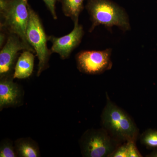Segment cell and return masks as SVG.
I'll return each mask as SVG.
<instances>
[{
	"label": "cell",
	"instance_id": "obj_11",
	"mask_svg": "<svg viewBox=\"0 0 157 157\" xmlns=\"http://www.w3.org/2000/svg\"><path fill=\"white\" fill-rule=\"evenodd\" d=\"M15 150L17 156L38 157L40 156V151L36 144L28 138H21L15 142Z\"/></svg>",
	"mask_w": 157,
	"mask_h": 157
},
{
	"label": "cell",
	"instance_id": "obj_15",
	"mask_svg": "<svg viewBox=\"0 0 157 157\" xmlns=\"http://www.w3.org/2000/svg\"><path fill=\"white\" fill-rule=\"evenodd\" d=\"M127 142L128 147V157H143L136 146V141L130 140Z\"/></svg>",
	"mask_w": 157,
	"mask_h": 157
},
{
	"label": "cell",
	"instance_id": "obj_19",
	"mask_svg": "<svg viewBox=\"0 0 157 157\" xmlns=\"http://www.w3.org/2000/svg\"><path fill=\"white\" fill-rule=\"evenodd\" d=\"M147 157H157V149L154 150L149 154L147 155Z\"/></svg>",
	"mask_w": 157,
	"mask_h": 157
},
{
	"label": "cell",
	"instance_id": "obj_3",
	"mask_svg": "<svg viewBox=\"0 0 157 157\" xmlns=\"http://www.w3.org/2000/svg\"><path fill=\"white\" fill-rule=\"evenodd\" d=\"M86 8L92 22L90 32L100 25L109 27L117 26L124 30L130 29L125 12L109 0H88Z\"/></svg>",
	"mask_w": 157,
	"mask_h": 157
},
{
	"label": "cell",
	"instance_id": "obj_6",
	"mask_svg": "<svg viewBox=\"0 0 157 157\" xmlns=\"http://www.w3.org/2000/svg\"><path fill=\"white\" fill-rule=\"evenodd\" d=\"M111 50L83 51L76 56L79 71L88 74H99L111 69Z\"/></svg>",
	"mask_w": 157,
	"mask_h": 157
},
{
	"label": "cell",
	"instance_id": "obj_18",
	"mask_svg": "<svg viewBox=\"0 0 157 157\" xmlns=\"http://www.w3.org/2000/svg\"><path fill=\"white\" fill-rule=\"evenodd\" d=\"M6 34L4 32L1 31V33H0V47H1V48H2L3 47V45L6 41Z\"/></svg>",
	"mask_w": 157,
	"mask_h": 157
},
{
	"label": "cell",
	"instance_id": "obj_10",
	"mask_svg": "<svg viewBox=\"0 0 157 157\" xmlns=\"http://www.w3.org/2000/svg\"><path fill=\"white\" fill-rule=\"evenodd\" d=\"M35 56L33 52L24 50L17 59L13 78L23 79L28 78L33 73Z\"/></svg>",
	"mask_w": 157,
	"mask_h": 157
},
{
	"label": "cell",
	"instance_id": "obj_17",
	"mask_svg": "<svg viewBox=\"0 0 157 157\" xmlns=\"http://www.w3.org/2000/svg\"><path fill=\"white\" fill-rule=\"evenodd\" d=\"M46 5L47 9L50 11L51 14L53 17L54 19H57L56 12V0H43Z\"/></svg>",
	"mask_w": 157,
	"mask_h": 157
},
{
	"label": "cell",
	"instance_id": "obj_14",
	"mask_svg": "<svg viewBox=\"0 0 157 157\" xmlns=\"http://www.w3.org/2000/svg\"><path fill=\"white\" fill-rule=\"evenodd\" d=\"M15 148L13 146L12 142L9 140L3 141L0 147V157H17Z\"/></svg>",
	"mask_w": 157,
	"mask_h": 157
},
{
	"label": "cell",
	"instance_id": "obj_20",
	"mask_svg": "<svg viewBox=\"0 0 157 157\" xmlns=\"http://www.w3.org/2000/svg\"><path fill=\"white\" fill-rule=\"evenodd\" d=\"M4 1H11V0H4Z\"/></svg>",
	"mask_w": 157,
	"mask_h": 157
},
{
	"label": "cell",
	"instance_id": "obj_5",
	"mask_svg": "<svg viewBox=\"0 0 157 157\" xmlns=\"http://www.w3.org/2000/svg\"><path fill=\"white\" fill-rule=\"evenodd\" d=\"M29 18L26 35L30 45L33 48L39 59L37 76L47 67L51 51L48 49L47 42L48 36L39 15L28 5Z\"/></svg>",
	"mask_w": 157,
	"mask_h": 157
},
{
	"label": "cell",
	"instance_id": "obj_16",
	"mask_svg": "<svg viewBox=\"0 0 157 157\" xmlns=\"http://www.w3.org/2000/svg\"><path fill=\"white\" fill-rule=\"evenodd\" d=\"M109 157H128L127 142L122 144L118 147Z\"/></svg>",
	"mask_w": 157,
	"mask_h": 157
},
{
	"label": "cell",
	"instance_id": "obj_8",
	"mask_svg": "<svg viewBox=\"0 0 157 157\" xmlns=\"http://www.w3.org/2000/svg\"><path fill=\"white\" fill-rule=\"evenodd\" d=\"M83 35V27L76 21L74 22L73 30L68 35L59 38L52 36H48V41L52 44L50 49L52 52L58 54L62 59L67 58L80 44Z\"/></svg>",
	"mask_w": 157,
	"mask_h": 157
},
{
	"label": "cell",
	"instance_id": "obj_7",
	"mask_svg": "<svg viewBox=\"0 0 157 157\" xmlns=\"http://www.w3.org/2000/svg\"><path fill=\"white\" fill-rule=\"evenodd\" d=\"M21 50H29L35 53L33 48L25 44L19 36L9 34L6 44L0 52L1 78L9 76L14 67L18 52Z\"/></svg>",
	"mask_w": 157,
	"mask_h": 157
},
{
	"label": "cell",
	"instance_id": "obj_1",
	"mask_svg": "<svg viewBox=\"0 0 157 157\" xmlns=\"http://www.w3.org/2000/svg\"><path fill=\"white\" fill-rule=\"evenodd\" d=\"M107 102L101 114L102 128L121 143L137 141L139 130L135 121L125 111L110 100L106 93Z\"/></svg>",
	"mask_w": 157,
	"mask_h": 157
},
{
	"label": "cell",
	"instance_id": "obj_2",
	"mask_svg": "<svg viewBox=\"0 0 157 157\" xmlns=\"http://www.w3.org/2000/svg\"><path fill=\"white\" fill-rule=\"evenodd\" d=\"M28 5V0H0L1 30L17 35L25 44L32 47L26 35L29 18Z\"/></svg>",
	"mask_w": 157,
	"mask_h": 157
},
{
	"label": "cell",
	"instance_id": "obj_12",
	"mask_svg": "<svg viewBox=\"0 0 157 157\" xmlns=\"http://www.w3.org/2000/svg\"><path fill=\"white\" fill-rule=\"evenodd\" d=\"M61 3L62 10L65 16L74 21H78V17L84 8V0H58Z\"/></svg>",
	"mask_w": 157,
	"mask_h": 157
},
{
	"label": "cell",
	"instance_id": "obj_4",
	"mask_svg": "<svg viewBox=\"0 0 157 157\" xmlns=\"http://www.w3.org/2000/svg\"><path fill=\"white\" fill-rule=\"evenodd\" d=\"M79 144L83 156L109 157L122 143L102 128L86 131L80 139Z\"/></svg>",
	"mask_w": 157,
	"mask_h": 157
},
{
	"label": "cell",
	"instance_id": "obj_9",
	"mask_svg": "<svg viewBox=\"0 0 157 157\" xmlns=\"http://www.w3.org/2000/svg\"><path fill=\"white\" fill-rule=\"evenodd\" d=\"M0 82V108L13 106L19 100L20 91L18 86L7 77L1 78Z\"/></svg>",
	"mask_w": 157,
	"mask_h": 157
},
{
	"label": "cell",
	"instance_id": "obj_13",
	"mask_svg": "<svg viewBox=\"0 0 157 157\" xmlns=\"http://www.w3.org/2000/svg\"><path fill=\"white\" fill-rule=\"evenodd\" d=\"M140 143L149 149H157V130L149 128L140 135Z\"/></svg>",
	"mask_w": 157,
	"mask_h": 157
}]
</instances>
